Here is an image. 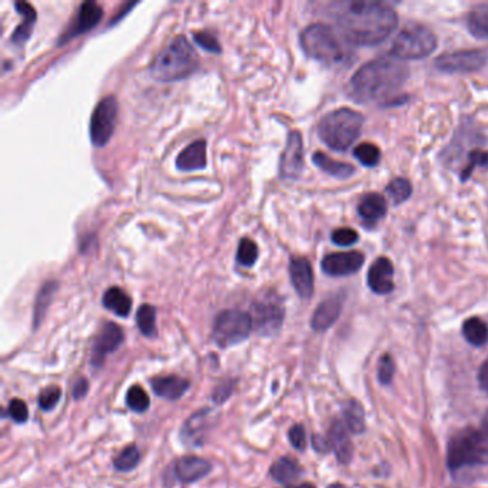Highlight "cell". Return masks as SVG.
Here are the masks:
<instances>
[{"label":"cell","instance_id":"45","mask_svg":"<svg viewBox=\"0 0 488 488\" xmlns=\"http://www.w3.org/2000/svg\"><path fill=\"white\" fill-rule=\"evenodd\" d=\"M478 384L482 387L483 391L488 394V358L483 362L478 371Z\"/></svg>","mask_w":488,"mask_h":488},{"label":"cell","instance_id":"2","mask_svg":"<svg viewBox=\"0 0 488 488\" xmlns=\"http://www.w3.org/2000/svg\"><path fill=\"white\" fill-rule=\"evenodd\" d=\"M408 76V66L399 59L377 58L361 66L351 78V95L362 104L380 102L399 92Z\"/></svg>","mask_w":488,"mask_h":488},{"label":"cell","instance_id":"13","mask_svg":"<svg viewBox=\"0 0 488 488\" xmlns=\"http://www.w3.org/2000/svg\"><path fill=\"white\" fill-rule=\"evenodd\" d=\"M364 262V254L360 251L333 252L324 257L321 268L330 277H347L360 271Z\"/></svg>","mask_w":488,"mask_h":488},{"label":"cell","instance_id":"48","mask_svg":"<svg viewBox=\"0 0 488 488\" xmlns=\"http://www.w3.org/2000/svg\"><path fill=\"white\" fill-rule=\"evenodd\" d=\"M483 426H484L485 433L488 434V411L485 413L484 419H483Z\"/></svg>","mask_w":488,"mask_h":488},{"label":"cell","instance_id":"4","mask_svg":"<svg viewBox=\"0 0 488 488\" xmlns=\"http://www.w3.org/2000/svg\"><path fill=\"white\" fill-rule=\"evenodd\" d=\"M364 117L357 110L341 108L321 119L318 135L333 151L344 152L361 134Z\"/></svg>","mask_w":488,"mask_h":488},{"label":"cell","instance_id":"23","mask_svg":"<svg viewBox=\"0 0 488 488\" xmlns=\"http://www.w3.org/2000/svg\"><path fill=\"white\" fill-rule=\"evenodd\" d=\"M190 387V381L181 379L178 375H168V377H158L152 381V389L159 397L168 399H178L185 394Z\"/></svg>","mask_w":488,"mask_h":488},{"label":"cell","instance_id":"27","mask_svg":"<svg viewBox=\"0 0 488 488\" xmlns=\"http://www.w3.org/2000/svg\"><path fill=\"white\" fill-rule=\"evenodd\" d=\"M104 305L119 316H127L132 310V299L117 286L108 289L104 296Z\"/></svg>","mask_w":488,"mask_h":488},{"label":"cell","instance_id":"38","mask_svg":"<svg viewBox=\"0 0 488 488\" xmlns=\"http://www.w3.org/2000/svg\"><path fill=\"white\" fill-rule=\"evenodd\" d=\"M468 161H470V164H468L467 168L461 174V181H463V183H465V181L470 178L473 171H474L475 168H478V166H480V168L488 169V152L474 149V151L470 152Z\"/></svg>","mask_w":488,"mask_h":488},{"label":"cell","instance_id":"11","mask_svg":"<svg viewBox=\"0 0 488 488\" xmlns=\"http://www.w3.org/2000/svg\"><path fill=\"white\" fill-rule=\"evenodd\" d=\"M487 53L483 51H458V52L446 53L436 58V66L438 70L446 73H473L483 70L487 63Z\"/></svg>","mask_w":488,"mask_h":488},{"label":"cell","instance_id":"18","mask_svg":"<svg viewBox=\"0 0 488 488\" xmlns=\"http://www.w3.org/2000/svg\"><path fill=\"white\" fill-rule=\"evenodd\" d=\"M205 166H207V142L205 141L192 142L176 158V168L183 173H193Z\"/></svg>","mask_w":488,"mask_h":488},{"label":"cell","instance_id":"24","mask_svg":"<svg viewBox=\"0 0 488 488\" xmlns=\"http://www.w3.org/2000/svg\"><path fill=\"white\" fill-rule=\"evenodd\" d=\"M14 7H16L19 14L23 16V21L16 28V31L14 32L12 42H14V45H23L24 42L31 38L38 14H36L35 9L28 2H18V4L14 5Z\"/></svg>","mask_w":488,"mask_h":488},{"label":"cell","instance_id":"40","mask_svg":"<svg viewBox=\"0 0 488 488\" xmlns=\"http://www.w3.org/2000/svg\"><path fill=\"white\" fill-rule=\"evenodd\" d=\"M61 389L56 387V385H51L48 389H43L41 392V397H39V406L42 407V409H46V411H51V409L55 408L56 404H58L59 399H61Z\"/></svg>","mask_w":488,"mask_h":488},{"label":"cell","instance_id":"6","mask_svg":"<svg viewBox=\"0 0 488 488\" xmlns=\"http://www.w3.org/2000/svg\"><path fill=\"white\" fill-rule=\"evenodd\" d=\"M299 42L306 55L324 65H337L344 59V49L341 46L335 32L327 24H311L304 29Z\"/></svg>","mask_w":488,"mask_h":488},{"label":"cell","instance_id":"10","mask_svg":"<svg viewBox=\"0 0 488 488\" xmlns=\"http://www.w3.org/2000/svg\"><path fill=\"white\" fill-rule=\"evenodd\" d=\"M117 121V102L115 97H107L100 100L93 109L90 117V141L98 148H102L112 138Z\"/></svg>","mask_w":488,"mask_h":488},{"label":"cell","instance_id":"22","mask_svg":"<svg viewBox=\"0 0 488 488\" xmlns=\"http://www.w3.org/2000/svg\"><path fill=\"white\" fill-rule=\"evenodd\" d=\"M348 433H350V430L345 427V424L337 421V423H333V426L331 427L330 434L325 438L327 447L335 450L338 460L343 461V463L350 461L351 453H352Z\"/></svg>","mask_w":488,"mask_h":488},{"label":"cell","instance_id":"31","mask_svg":"<svg viewBox=\"0 0 488 488\" xmlns=\"http://www.w3.org/2000/svg\"><path fill=\"white\" fill-rule=\"evenodd\" d=\"M136 323L145 337L156 335V311L152 305H142L136 314Z\"/></svg>","mask_w":488,"mask_h":488},{"label":"cell","instance_id":"26","mask_svg":"<svg viewBox=\"0 0 488 488\" xmlns=\"http://www.w3.org/2000/svg\"><path fill=\"white\" fill-rule=\"evenodd\" d=\"M301 474H303V468L299 467L296 460L289 457L279 458L271 468L272 478L279 484H291L296 482Z\"/></svg>","mask_w":488,"mask_h":488},{"label":"cell","instance_id":"29","mask_svg":"<svg viewBox=\"0 0 488 488\" xmlns=\"http://www.w3.org/2000/svg\"><path fill=\"white\" fill-rule=\"evenodd\" d=\"M463 333L471 345L483 347L488 341V325L482 318L473 316L463 324Z\"/></svg>","mask_w":488,"mask_h":488},{"label":"cell","instance_id":"39","mask_svg":"<svg viewBox=\"0 0 488 488\" xmlns=\"http://www.w3.org/2000/svg\"><path fill=\"white\" fill-rule=\"evenodd\" d=\"M358 238L360 235H358L357 230H351V228H340L331 234V239L338 247H350V245L357 244Z\"/></svg>","mask_w":488,"mask_h":488},{"label":"cell","instance_id":"12","mask_svg":"<svg viewBox=\"0 0 488 488\" xmlns=\"http://www.w3.org/2000/svg\"><path fill=\"white\" fill-rule=\"evenodd\" d=\"M304 169L303 136L298 131H293L286 139V149L282 152L279 162V174L282 178L296 181L301 176Z\"/></svg>","mask_w":488,"mask_h":488},{"label":"cell","instance_id":"49","mask_svg":"<svg viewBox=\"0 0 488 488\" xmlns=\"http://www.w3.org/2000/svg\"><path fill=\"white\" fill-rule=\"evenodd\" d=\"M330 488H345L343 484H333Z\"/></svg>","mask_w":488,"mask_h":488},{"label":"cell","instance_id":"21","mask_svg":"<svg viewBox=\"0 0 488 488\" xmlns=\"http://www.w3.org/2000/svg\"><path fill=\"white\" fill-rule=\"evenodd\" d=\"M211 471V465L207 460L195 455L181 458L176 463L175 473L179 480L183 483H193L205 477Z\"/></svg>","mask_w":488,"mask_h":488},{"label":"cell","instance_id":"46","mask_svg":"<svg viewBox=\"0 0 488 488\" xmlns=\"http://www.w3.org/2000/svg\"><path fill=\"white\" fill-rule=\"evenodd\" d=\"M88 389H89V385H88L87 380H80V381L76 382L75 389H73V396H75L76 399H82L87 394Z\"/></svg>","mask_w":488,"mask_h":488},{"label":"cell","instance_id":"30","mask_svg":"<svg viewBox=\"0 0 488 488\" xmlns=\"http://www.w3.org/2000/svg\"><path fill=\"white\" fill-rule=\"evenodd\" d=\"M58 289V284L51 281L46 282L45 286H42L39 291L38 298H36L35 311H33V327H39L41 325L43 316H45L46 310H48L49 304L52 301L53 294Z\"/></svg>","mask_w":488,"mask_h":488},{"label":"cell","instance_id":"33","mask_svg":"<svg viewBox=\"0 0 488 488\" xmlns=\"http://www.w3.org/2000/svg\"><path fill=\"white\" fill-rule=\"evenodd\" d=\"M354 156L367 168H374L379 165L381 159V151L377 145L365 142V144L358 145L354 149Z\"/></svg>","mask_w":488,"mask_h":488},{"label":"cell","instance_id":"47","mask_svg":"<svg viewBox=\"0 0 488 488\" xmlns=\"http://www.w3.org/2000/svg\"><path fill=\"white\" fill-rule=\"evenodd\" d=\"M286 488H315L313 484H310V483H305V484H299V485H289V487Z\"/></svg>","mask_w":488,"mask_h":488},{"label":"cell","instance_id":"1","mask_svg":"<svg viewBox=\"0 0 488 488\" xmlns=\"http://www.w3.org/2000/svg\"><path fill=\"white\" fill-rule=\"evenodd\" d=\"M399 14L381 2H352L338 18L344 38L357 46L379 45L396 31Z\"/></svg>","mask_w":488,"mask_h":488},{"label":"cell","instance_id":"9","mask_svg":"<svg viewBox=\"0 0 488 488\" xmlns=\"http://www.w3.org/2000/svg\"><path fill=\"white\" fill-rule=\"evenodd\" d=\"M286 310L277 294L265 293L252 305V323L261 335H274L284 323Z\"/></svg>","mask_w":488,"mask_h":488},{"label":"cell","instance_id":"17","mask_svg":"<svg viewBox=\"0 0 488 488\" xmlns=\"http://www.w3.org/2000/svg\"><path fill=\"white\" fill-rule=\"evenodd\" d=\"M124 331L114 323H108L102 333H99L95 347H93L92 362L99 365L104 362L105 357L117 350L124 343Z\"/></svg>","mask_w":488,"mask_h":488},{"label":"cell","instance_id":"7","mask_svg":"<svg viewBox=\"0 0 488 488\" xmlns=\"http://www.w3.org/2000/svg\"><path fill=\"white\" fill-rule=\"evenodd\" d=\"M436 35L430 29L423 24H409L394 39L389 53L399 61L424 59L436 51Z\"/></svg>","mask_w":488,"mask_h":488},{"label":"cell","instance_id":"19","mask_svg":"<svg viewBox=\"0 0 488 488\" xmlns=\"http://www.w3.org/2000/svg\"><path fill=\"white\" fill-rule=\"evenodd\" d=\"M343 296H333L330 298L324 299L323 303L318 305L315 313L313 315V325L315 331H325L333 325L340 316L341 310H343Z\"/></svg>","mask_w":488,"mask_h":488},{"label":"cell","instance_id":"16","mask_svg":"<svg viewBox=\"0 0 488 488\" xmlns=\"http://www.w3.org/2000/svg\"><path fill=\"white\" fill-rule=\"evenodd\" d=\"M289 277L296 294L308 299L314 294V271L310 261L304 257H296L289 262Z\"/></svg>","mask_w":488,"mask_h":488},{"label":"cell","instance_id":"34","mask_svg":"<svg viewBox=\"0 0 488 488\" xmlns=\"http://www.w3.org/2000/svg\"><path fill=\"white\" fill-rule=\"evenodd\" d=\"M127 402L129 408L134 409L136 413H144L149 408L151 399H149L148 392L145 391L141 385H134L127 391Z\"/></svg>","mask_w":488,"mask_h":488},{"label":"cell","instance_id":"14","mask_svg":"<svg viewBox=\"0 0 488 488\" xmlns=\"http://www.w3.org/2000/svg\"><path fill=\"white\" fill-rule=\"evenodd\" d=\"M102 14H104L102 7L95 4V2H85V4L80 5L75 21H73L70 31L66 32L65 35H63L61 45L75 38V36L83 35V33L89 32L90 29L95 28L99 23L100 19H102Z\"/></svg>","mask_w":488,"mask_h":488},{"label":"cell","instance_id":"5","mask_svg":"<svg viewBox=\"0 0 488 488\" xmlns=\"http://www.w3.org/2000/svg\"><path fill=\"white\" fill-rule=\"evenodd\" d=\"M488 461V438L480 431L467 428L451 436L447 463L450 470L474 467Z\"/></svg>","mask_w":488,"mask_h":488},{"label":"cell","instance_id":"8","mask_svg":"<svg viewBox=\"0 0 488 488\" xmlns=\"http://www.w3.org/2000/svg\"><path fill=\"white\" fill-rule=\"evenodd\" d=\"M252 327L254 323L249 314L237 310L224 311L215 320L213 340L220 347H232L247 340Z\"/></svg>","mask_w":488,"mask_h":488},{"label":"cell","instance_id":"32","mask_svg":"<svg viewBox=\"0 0 488 488\" xmlns=\"http://www.w3.org/2000/svg\"><path fill=\"white\" fill-rule=\"evenodd\" d=\"M387 193H389L394 205H399V203L406 202L409 196H411L413 186L409 183L408 179H392L391 183L387 186Z\"/></svg>","mask_w":488,"mask_h":488},{"label":"cell","instance_id":"35","mask_svg":"<svg viewBox=\"0 0 488 488\" xmlns=\"http://www.w3.org/2000/svg\"><path fill=\"white\" fill-rule=\"evenodd\" d=\"M258 259V247L251 239L244 238L238 245L237 262L242 267H252Z\"/></svg>","mask_w":488,"mask_h":488},{"label":"cell","instance_id":"25","mask_svg":"<svg viewBox=\"0 0 488 488\" xmlns=\"http://www.w3.org/2000/svg\"><path fill=\"white\" fill-rule=\"evenodd\" d=\"M313 162L321 171L327 173L328 175L338 179H347L351 175H354V166L345 162L333 161L330 156L325 155L323 152H315L313 156Z\"/></svg>","mask_w":488,"mask_h":488},{"label":"cell","instance_id":"15","mask_svg":"<svg viewBox=\"0 0 488 488\" xmlns=\"http://www.w3.org/2000/svg\"><path fill=\"white\" fill-rule=\"evenodd\" d=\"M367 279L372 293L379 294V296H387V294L392 293L396 286H394V265H392L391 259L385 258V257L377 259L370 267Z\"/></svg>","mask_w":488,"mask_h":488},{"label":"cell","instance_id":"42","mask_svg":"<svg viewBox=\"0 0 488 488\" xmlns=\"http://www.w3.org/2000/svg\"><path fill=\"white\" fill-rule=\"evenodd\" d=\"M7 409H9V416H11V418L14 419L16 423H26V421H28V406H26L22 399H12V401L9 402Z\"/></svg>","mask_w":488,"mask_h":488},{"label":"cell","instance_id":"28","mask_svg":"<svg viewBox=\"0 0 488 488\" xmlns=\"http://www.w3.org/2000/svg\"><path fill=\"white\" fill-rule=\"evenodd\" d=\"M467 28L477 39H488V5H478L467 16Z\"/></svg>","mask_w":488,"mask_h":488},{"label":"cell","instance_id":"37","mask_svg":"<svg viewBox=\"0 0 488 488\" xmlns=\"http://www.w3.org/2000/svg\"><path fill=\"white\" fill-rule=\"evenodd\" d=\"M344 424L351 433H361L364 430V414L361 407L351 402V406L345 408Z\"/></svg>","mask_w":488,"mask_h":488},{"label":"cell","instance_id":"44","mask_svg":"<svg viewBox=\"0 0 488 488\" xmlns=\"http://www.w3.org/2000/svg\"><path fill=\"white\" fill-rule=\"evenodd\" d=\"M288 436L289 441H291V444H293L296 450H305L306 436L303 426H294L293 428L289 430Z\"/></svg>","mask_w":488,"mask_h":488},{"label":"cell","instance_id":"36","mask_svg":"<svg viewBox=\"0 0 488 488\" xmlns=\"http://www.w3.org/2000/svg\"><path fill=\"white\" fill-rule=\"evenodd\" d=\"M139 460H141V454H139L138 448L135 446H129L115 458V468L119 471H131L138 465Z\"/></svg>","mask_w":488,"mask_h":488},{"label":"cell","instance_id":"43","mask_svg":"<svg viewBox=\"0 0 488 488\" xmlns=\"http://www.w3.org/2000/svg\"><path fill=\"white\" fill-rule=\"evenodd\" d=\"M394 370H396V365L392 361V358L389 355H384L381 358L379 365V379L382 384H389L392 380V375H394Z\"/></svg>","mask_w":488,"mask_h":488},{"label":"cell","instance_id":"41","mask_svg":"<svg viewBox=\"0 0 488 488\" xmlns=\"http://www.w3.org/2000/svg\"><path fill=\"white\" fill-rule=\"evenodd\" d=\"M193 41L211 53H221V43L210 32H196Z\"/></svg>","mask_w":488,"mask_h":488},{"label":"cell","instance_id":"20","mask_svg":"<svg viewBox=\"0 0 488 488\" xmlns=\"http://www.w3.org/2000/svg\"><path fill=\"white\" fill-rule=\"evenodd\" d=\"M358 213H360L365 227H375L387 215V202H385L384 196L380 195V193H367L360 201Z\"/></svg>","mask_w":488,"mask_h":488},{"label":"cell","instance_id":"3","mask_svg":"<svg viewBox=\"0 0 488 488\" xmlns=\"http://www.w3.org/2000/svg\"><path fill=\"white\" fill-rule=\"evenodd\" d=\"M200 59L185 36H178L156 55L151 63V73L159 82H178L198 70Z\"/></svg>","mask_w":488,"mask_h":488}]
</instances>
